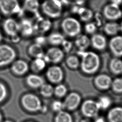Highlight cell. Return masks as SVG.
<instances>
[{
	"instance_id": "cell-41",
	"label": "cell",
	"mask_w": 122,
	"mask_h": 122,
	"mask_svg": "<svg viewBox=\"0 0 122 122\" xmlns=\"http://www.w3.org/2000/svg\"><path fill=\"white\" fill-rule=\"evenodd\" d=\"M112 3L119 6L122 3V0H111Z\"/></svg>"
},
{
	"instance_id": "cell-44",
	"label": "cell",
	"mask_w": 122,
	"mask_h": 122,
	"mask_svg": "<svg viewBox=\"0 0 122 122\" xmlns=\"http://www.w3.org/2000/svg\"><path fill=\"white\" fill-rule=\"evenodd\" d=\"M12 122V121H11V120H6V121H4V122Z\"/></svg>"
},
{
	"instance_id": "cell-13",
	"label": "cell",
	"mask_w": 122,
	"mask_h": 122,
	"mask_svg": "<svg viewBox=\"0 0 122 122\" xmlns=\"http://www.w3.org/2000/svg\"><path fill=\"white\" fill-rule=\"evenodd\" d=\"M3 28L8 36L12 37L17 35L20 32L19 22L13 18H9L4 20Z\"/></svg>"
},
{
	"instance_id": "cell-12",
	"label": "cell",
	"mask_w": 122,
	"mask_h": 122,
	"mask_svg": "<svg viewBox=\"0 0 122 122\" xmlns=\"http://www.w3.org/2000/svg\"><path fill=\"white\" fill-rule=\"evenodd\" d=\"M112 78L108 74L102 73L97 75L94 79L93 82L96 87L102 91H106L111 88Z\"/></svg>"
},
{
	"instance_id": "cell-28",
	"label": "cell",
	"mask_w": 122,
	"mask_h": 122,
	"mask_svg": "<svg viewBox=\"0 0 122 122\" xmlns=\"http://www.w3.org/2000/svg\"><path fill=\"white\" fill-rule=\"evenodd\" d=\"M54 122H73V118L69 112L63 110L56 113Z\"/></svg>"
},
{
	"instance_id": "cell-4",
	"label": "cell",
	"mask_w": 122,
	"mask_h": 122,
	"mask_svg": "<svg viewBox=\"0 0 122 122\" xmlns=\"http://www.w3.org/2000/svg\"><path fill=\"white\" fill-rule=\"evenodd\" d=\"M20 102L24 109L30 112L41 111L42 106L40 98L32 93H27L22 95Z\"/></svg>"
},
{
	"instance_id": "cell-7",
	"label": "cell",
	"mask_w": 122,
	"mask_h": 122,
	"mask_svg": "<svg viewBox=\"0 0 122 122\" xmlns=\"http://www.w3.org/2000/svg\"><path fill=\"white\" fill-rule=\"evenodd\" d=\"M0 10L5 15L19 13L21 7L18 0H0Z\"/></svg>"
},
{
	"instance_id": "cell-10",
	"label": "cell",
	"mask_w": 122,
	"mask_h": 122,
	"mask_svg": "<svg viewBox=\"0 0 122 122\" xmlns=\"http://www.w3.org/2000/svg\"><path fill=\"white\" fill-rule=\"evenodd\" d=\"M81 98L76 92H71L67 95L63 102L64 109L69 111L75 110L81 104Z\"/></svg>"
},
{
	"instance_id": "cell-32",
	"label": "cell",
	"mask_w": 122,
	"mask_h": 122,
	"mask_svg": "<svg viewBox=\"0 0 122 122\" xmlns=\"http://www.w3.org/2000/svg\"><path fill=\"white\" fill-rule=\"evenodd\" d=\"M66 63L68 67L71 69H76L80 66V61L79 58L74 55H71L66 59Z\"/></svg>"
},
{
	"instance_id": "cell-31",
	"label": "cell",
	"mask_w": 122,
	"mask_h": 122,
	"mask_svg": "<svg viewBox=\"0 0 122 122\" xmlns=\"http://www.w3.org/2000/svg\"><path fill=\"white\" fill-rule=\"evenodd\" d=\"M97 102L100 110H105L108 109L111 106L112 101L109 96L102 95L98 98Z\"/></svg>"
},
{
	"instance_id": "cell-48",
	"label": "cell",
	"mask_w": 122,
	"mask_h": 122,
	"mask_svg": "<svg viewBox=\"0 0 122 122\" xmlns=\"http://www.w3.org/2000/svg\"></svg>"
},
{
	"instance_id": "cell-2",
	"label": "cell",
	"mask_w": 122,
	"mask_h": 122,
	"mask_svg": "<svg viewBox=\"0 0 122 122\" xmlns=\"http://www.w3.org/2000/svg\"><path fill=\"white\" fill-rule=\"evenodd\" d=\"M41 8L46 17L55 19L61 15L63 3L60 0H45L41 4Z\"/></svg>"
},
{
	"instance_id": "cell-22",
	"label": "cell",
	"mask_w": 122,
	"mask_h": 122,
	"mask_svg": "<svg viewBox=\"0 0 122 122\" xmlns=\"http://www.w3.org/2000/svg\"><path fill=\"white\" fill-rule=\"evenodd\" d=\"M41 5L38 0H24L23 2V9L27 11L38 15L39 10Z\"/></svg>"
},
{
	"instance_id": "cell-11",
	"label": "cell",
	"mask_w": 122,
	"mask_h": 122,
	"mask_svg": "<svg viewBox=\"0 0 122 122\" xmlns=\"http://www.w3.org/2000/svg\"><path fill=\"white\" fill-rule=\"evenodd\" d=\"M109 48L114 57H122V36H113L108 43Z\"/></svg>"
},
{
	"instance_id": "cell-27",
	"label": "cell",
	"mask_w": 122,
	"mask_h": 122,
	"mask_svg": "<svg viewBox=\"0 0 122 122\" xmlns=\"http://www.w3.org/2000/svg\"><path fill=\"white\" fill-rule=\"evenodd\" d=\"M77 14L80 19L83 22H88L93 16L92 11L86 7H81L78 9Z\"/></svg>"
},
{
	"instance_id": "cell-6",
	"label": "cell",
	"mask_w": 122,
	"mask_h": 122,
	"mask_svg": "<svg viewBox=\"0 0 122 122\" xmlns=\"http://www.w3.org/2000/svg\"><path fill=\"white\" fill-rule=\"evenodd\" d=\"M100 110L97 101L91 99L86 100L83 102L81 106L82 114L88 119L97 117Z\"/></svg>"
},
{
	"instance_id": "cell-43",
	"label": "cell",
	"mask_w": 122,
	"mask_h": 122,
	"mask_svg": "<svg viewBox=\"0 0 122 122\" xmlns=\"http://www.w3.org/2000/svg\"><path fill=\"white\" fill-rule=\"evenodd\" d=\"M2 116L1 112H0V122H2Z\"/></svg>"
},
{
	"instance_id": "cell-33",
	"label": "cell",
	"mask_w": 122,
	"mask_h": 122,
	"mask_svg": "<svg viewBox=\"0 0 122 122\" xmlns=\"http://www.w3.org/2000/svg\"><path fill=\"white\" fill-rule=\"evenodd\" d=\"M67 91V88L64 84L59 83L54 87V94L58 98H62L66 96Z\"/></svg>"
},
{
	"instance_id": "cell-47",
	"label": "cell",
	"mask_w": 122,
	"mask_h": 122,
	"mask_svg": "<svg viewBox=\"0 0 122 122\" xmlns=\"http://www.w3.org/2000/svg\"><path fill=\"white\" fill-rule=\"evenodd\" d=\"M32 122V121H27V122Z\"/></svg>"
},
{
	"instance_id": "cell-21",
	"label": "cell",
	"mask_w": 122,
	"mask_h": 122,
	"mask_svg": "<svg viewBox=\"0 0 122 122\" xmlns=\"http://www.w3.org/2000/svg\"><path fill=\"white\" fill-rule=\"evenodd\" d=\"M74 44L78 51H86L91 45V40L86 35L80 34L76 37Z\"/></svg>"
},
{
	"instance_id": "cell-17",
	"label": "cell",
	"mask_w": 122,
	"mask_h": 122,
	"mask_svg": "<svg viewBox=\"0 0 122 122\" xmlns=\"http://www.w3.org/2000/svg\"><path fill=\"white\" fill-rule=\"evenodd\" d=\"M91 40V45L96 50L102 51L104 50L107 45V41L106 37L100 33L93 34Z\"/></svg>"
},
{
	"instance_id": "cell-14",
	"label": "cell",
	"mask_w": 122,
	"mask_h": 122,
	"mask_svg": "<svg viewBox=\"0 0 122 122\" xmlns=\"http://www.w3.org/2000/svg\"><path fill=\"white\" fill-rule=\"evenodd\" d=\"M103 14L108 20H114L121 18L122 16V12L119 6L111 3L104 7Z\"/></svg>"
},
{
	"instance_id": "cell-37",
	"label": "cell",
	"mask_w": 122,
	"mask_h": 122,
	"mask_svg": "<svg viewBox=\"0 0 122 122\" xmlns=\"http://www.w3.org/2000/svg\"><path fill=\"white\" fill-rule=\"evenodd\" d=\"M8 94V91L6 86L0 82V103L3 101Z\"/></svg>"
},
{
	"instance_id": "cell-39",
	"label": "cell",
	"mask_w": 122,
	"mask_h": 122,
	"mask_svg": "<svg viewBox=\"0 0 122 122\" xmlns=\"http://www.w3.org/2000/svg\"><path fill=\"white\" fill-rule=\"evenodd\" d=\"M47 41V38L43 35L38 36L35 39V43L42 46L44 45Z\"/></svg>"
},
{
	"instance_id": "cell-24",
	"label": "cell",
	"mask_w": 122,
	"mask_h": 122,
	"mask_svg": "<svg viewBox=\"0 0 122 122\" xmlns=\"http://www.w3.org/2000/svg\"><path fill=\"white\" fill-rule=\"evenodd\" d=\"M103 30L107 35L113 37L121 31L120 25L115 22H109L104 25Z\"/></svg>"
},
{
	"instance_id": "cell-19",
	"label": "cell",
	"mask_w": 122,
	"mask_h": 122,
	"mask_svg": "<svg viewBox=\"0 0 122 122\" xmlns=\"http://www.w3.org/2000/svg\"><path fill=\"white\" fill-rule=\"evenodd\" d=\"M26 82L30 88H39L45 83L44 79L38 74L32 73L28 75L26 78Z\"/></svg>"
},
{
	"instance_id": "cell-45",
	"label": "cell",
	"mask_w": 122,
	"mask_h": 122,
	"mask_svg": "<svg viewBox=\"0 0 122 122\" xmlns=\"http://www.w3.org/2000/svg\"><path fill=\"white\" fill-rule=\"evenodd\" d=\"M120 29H121V31L122 32V21L121 22V23L120 24Z\"/></svg>"
},
{
	"instance_id": "cell-38",
	"label": "cell",
	"mask_w": 122,
	"mask_h": 122,
	"mask_svg": "<svg viewBox=\"0 0 122 122\" xmlns=\"http://www.w3.org/2000/svg\"><path fill=\"white\" fill-rule=\"evenodd\" d=\"M72 43L66 39H65L61 44V46L62 47V50L64 52H69L71 51L72 48Z\"/></svg>"
},
{
	"instance_id": "cell-40",
	"label": "cell",
	"mask_w": 122,
	"mask_h": 122,
	"mask_svg": "<svg viewBox=\"0 0 122 122\" xmlns=\"http://www.w3.org/2000/svg\"><path fill=\"white\" fill-rule=\"evenodd\" d=\"M94 122H106V121L102 117H97L95 118Z\"/></svg>"
},
{
	"instance_id": "cell-42",
	"label": "cell",
	"mask_w": 122,
	"mask_h": 122,
	"mask_svg": "<svg viewBox=\"0 0 122 122\" xmlns=\"http://www.w3.org/2000/svg\"><path fill=\"white\" fill-rule=\"evenodd\" d=\"M80 122H91V121H90V120L88 118H85L84 119H81Z\"/></svg>"
},
{
	"instance_id": "cell-18",
	"label": "cell",
	"mask_w": 122,
	"mask_h": 122,
	"mask_svg": "<svg viewBox=\"0 0 122 122\" xmlns=\"http://www.w3.org/2000/svg\"><path fill=\"white\" fill-rule=\"evenodd\" d=\"M19 25L20 32L24 36H30L35 32L34 24L29 19H22L19 22Z\"/></svg>"
},
{
	"instance_id": "cell-16",
	"label": "cell",
	"mask_w": 122,
	"mask_h": 122,
	"mask_svg": "<svg viewBox=\"0 0 122 122\" xmlns=\"http://www.w3.org/2000/svg\"><path fill=\"white\" fill-rule=\"evenodd\" d=\"M10 68L13 74L18 76H22L28 72L29 66L25 61L19 59L15 60L11 63Z\"/></svg>"
},
{
	"instance_id": "cell-1",
	"label": "cell",
	"mask_w": 122,
	"mask_h": 122,
	"mask_svg": "<svg viewBox=\"0 0 122 122\" xmlns=\"http://www.w3.org/2000/svg\"><path fill=\"white\" fill-rule=\"evenodd\" d=\"M77 54L81 58L80 68L81 71L89 75L96 73L101 66V59L95 52L78 51Z\"/></svg>"
},
{
	"instance_id": "cell-30",
	"label": "cell",
	"mask_w": 122,
	"mask_h": 122,
	"mask_svg": "<svg viewBox=\"0 0 122 122\" xmlns=\"http://www.w3.org/2000/svg\"><path fill=\"white\" fill-rule=\"evenodd\" d=\"M40 92L43 97L50 98L54 94V87L51 84L44 83L40 88Z\"/></svg>"
},
{
	"instance_id": "cell-9",
	"label": "cell",
	"mask_w": 122,
	"mask_h": 122,
	"mask_svg": "<svg viewBox=\"0 0 122 122\" xmlns=\"http://www.w3.org/2000/svg\"><path fill=\"white\" fill-rule=\"evenodd\" d=\"M46 76L48 81L53 84H59L64 78L63 70L59 66L52 65L49 67L46 71Z\"/></svg>"
},
{
	"instance_id": "cell-34",
	"label": "cell",
	"mask_w": 122,
	"mask_h": 122,
	"mask_svg": "<svg viewBox=\"0 0 122 122\" xmlns=\"http://www.w3.org/2000/svg\"><path fill=\"white\" fill-rule=\"evenodd\" d=\"M111 88L116 93H122V78L117 77L112 80Z\"/></svg>"
},
{
	"instance_id": "cell-20",
	"label": "cell",
	"mask_w": 122,
	"mask_h": 122,
	"mask_svg": "<svg viewBox=\"0 0 122 122\" xmlns=\"http://www.w3.org/2000/svg\"><path fill=\"white\" fill-rule=\"evenodd\" d=\"M107 118L108 122H122V107L115 106L110 109Z\"/></svg>"
},
{
	"instance_id": "cell-23",
	"label": "cell",
	"mask_w": 122,
	"mask_h": 122,
	"mask_svg": "<svg viewBox=\"0 0 122 122\" xmlns=\"http://www.w3.org/2000/svg\"><path fill=\"white\" fill-rule=\"evenodd\" d=\"M109 68L113 74L116 75L122 74V60L115 57L112 58L109 61Z\"/></svg>"
},
{
	"instance_id": "cell-3",
	"label": "cell",
	"mask_w": 122,
	"mask_h": 122,
	"mask_svg": "<svg viewBox=\"0 0 122 122\" xmlns=\"http://www.w3.org/2000/svg\"><path fill=\"white\" fill-rule=\"evenodd\" d=\"M61 28L64 33L71 37H76L81 30V25L80 22L72 17L64 18L61 22Z\"/></svg>"
},
{
	"instance_id": "cell-5",
	"label": "cell",
	"mask_w": 122,
	"mask_h": 122,
	"mask_svg": "<svg viewBox=\"0 0 122 122\" xmlns=\"http://www.w3.org/2000/svg\"><path fill=\"white\" fill-rule=\"evenodd\" d=\"M17 56L16 51L11 46L0 44V67H3L12 63Z\"/></svg>"
},
{
	"instance_id": "cell-46",
	"label": "cell",
	"mask_w": 122,
	"mask_h": 122,
	"mask_svg": "<svg viewBox=\"0 0 122 122\" xmlns=\"http://www.w3.org/2000/svg\"><path fill=\"white\" fill-rule=\"evenodd\" d=\"M1 40H2V35L0 32V41H1Z\"/></svg>"
},
{
	"instance_id": "cell-25",
	"label": "cell",
	"mask_w": 122,
	"mask_h": 122,
	"mask_svg": "<svg viewBox=\"0 0 122 122\" xmlns=\"http://www.w3.org/2000/svg\"><path fill=\"white\" fill-rule=\"evenodd\" d=\"M28 51L29 54L34 59L43 58L45 53L42 46L35 43L31 44L29 47Z\"/></svg>"
},
{
	"instance_id": "cell-26",
	"label": "cell",
	"mask_w": 122,
	"mask_h": 122,
	"mask_svg": "<svg viewBox=\"0 0 122 122\" xmlns=\"http://www.w3.org/2000/svg\"><path fill=\"white\" fill-rule=\"evenodd\" d=\"M47 38V41L54 46L61 45V43L65 39L63 34L58 32L51 33Z\"/></svg>"
},
{
	"instance_id": "cell-35",
	"label": "cell",
	"mask_w": 122,
	"mask_h": 122,
	"mask_svg": "<svg viewBox=\"0 0 122 122\" xmlns=\"http://www.w3.org/2000/svg\"><path fill=\"white\" fill-rule=\"evenodd\" d=\"M51 108L54 112H58L64 109L63 102L60 100H54L51 103Z\"/></svg>"
},
{
	"instance_id": "cell-36",
	"label": "cell",
	"mask_w": 122,
	"mask_h": 122,
	"mask_svg": "<svg viewBox=\"0 0 122 122\" xmlns=\"http://www.w3.org/2000/svg\"><path fill=\"white\" fill-rule=\"evenodd\" d=\"M97 29V26L94 22H88L84 26V30L86 33L90 34L95 33Z\"/></svg>"
},
{
	"instance_id": "cell-29",
	"label": "cell",
	"mask_w": 122,
	"mask_h": 122,
	"mask_svg": "<svg viewBox=\"0 0 122 122\" xmlns=\"http://www.w3.org/2000/svg\"><path fill=\"white\" fill-rule=\"evenodd\" d=\"M46 63L43 58H35L31 62V68L35 72H40L45 69Z\"/></svg>"
},
{
	"instance_id": "cell-8",
	"label": "cell",
	"mask_w": 122,
	"mask_h": 122,
	"mask_svg": "<svg viewBox=\"0 0 122 122\" xmlns=\"http://www.w3.org/2000/svg\"><path fill=\"white\" fill-rule=\"evenodd\" d=\"M64 52L57 46L49 48L45 52L43 58L47 63L56 64L60 62L63 59Z\"/></svg>"
},
{
	"instance_id": "cell-15",
	"label": "cell",
	"mask_w": 122,
	"mask_h": 122,
	"mask_svg": "<svg viewBox=\"0 0 122 122\" xmlns=\"http://www.w3.org/2000/svg\"><path fill=\"white\" fill-rule=\"evenodd\" d=\"M34 26L35 31L43 34L48 32L51 29L52 23L49 18L39 16L37 17Z\"/></svg>"
}]
</instances>
